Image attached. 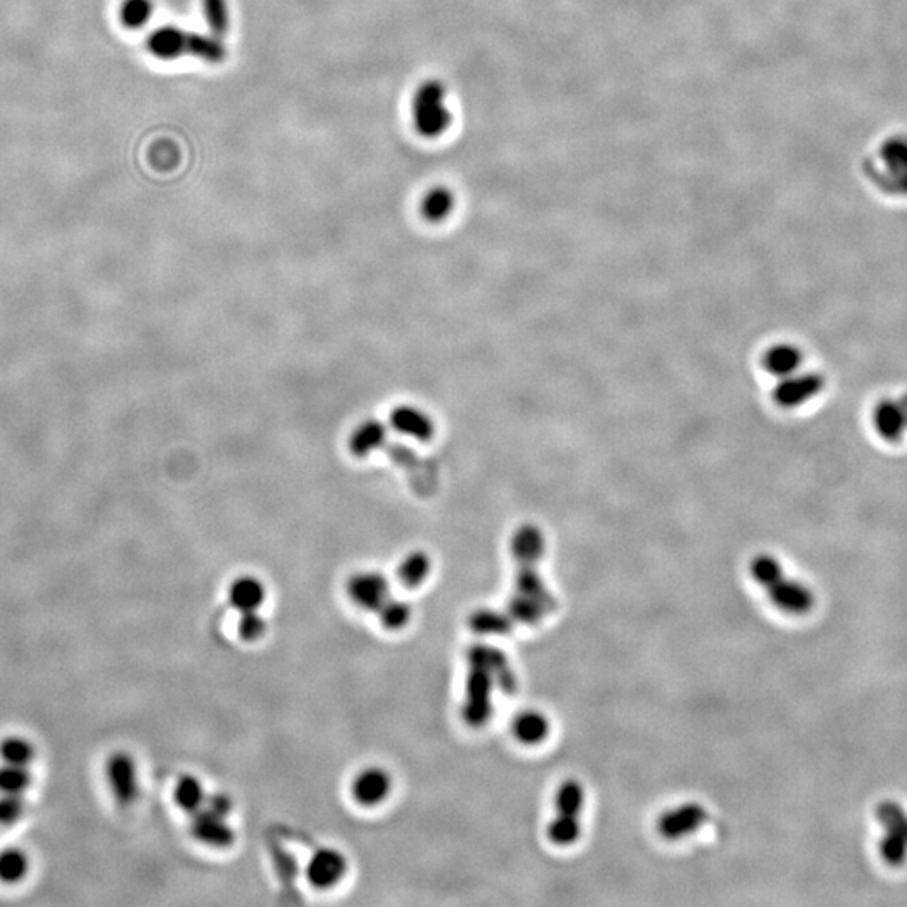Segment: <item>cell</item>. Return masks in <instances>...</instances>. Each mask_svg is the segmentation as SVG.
<instances>
[{"instance_id": "34", "label": "cell", "mask_w": 907, "mask_h": 907, "mask_svg": "<svg viewBox=\"0 0 907 907\" xmlns=\"http://www.w3.org/2000/svg\"><path fill=\"white\" fill-rule=\"evenodd\" d=\"M897 402L901 405L902 412H904V417H906L907 422V392L902 395L901 399L897 400Z\"/></svg>"}, {"instance_id": "22", "label": "cell", "mask_w": 907, "mask_h": 907, "mask_svg": "<svg viewBox=\"0 0 907 907\" xmlns=\"http://www.w3.org/2000/svg\"><path fill=\"white\" fill-rule=\"evenodd\" d=\"M456 197L447 187H434L425 194L420 204V214L430 224H441L454 212Z\"/></svg>"}, {"instance_id": "4", "label": "cell", "mask_w": 907, "mask_h": 907, "mask_svg": "<svg viewBox=\"0 0 907 907\" xmlns=\"http://www.w3.org/2000/svg\"><path fill=\"white\" fill-rule=\"evenodd\" d=\"M750 575L766 593L776 609L785 614H808L813 607V593L807 585L785 575L782 563L775 556L756 555L750 561Z\"/></svg>"}, {"instance_id": "19", "label": "cell", "mask_w": 907, "mask_h": 907, "mask_svg": "<svg viewBox=\"0 0 907 907\" xmlns=\"http://www.w3.org/2000/svg\"><path fill=\"white\" fill-rule=\"evenodd\" d=\"M803 353L800 348L790 343H778L768 348L761 357V367L771 377L785 378L802 368Z\"/></svg>"}, {"instance_id": "29", "label": "cell", "mask_w": 907, "mask_h": 907, "mask_svg": "<svg viewBox=\"0 0 907 907\" xmlns=\"http://www.w3.org/2000/svg\"><path fill=\"white\" fill-rule=\"evenodd\" d=\"M31 785V771L27 766L0 765V793L22 795Z\"/></svg>"}, {"instance_id": "1", "label": "cell", "mask_w": 907, "mask_h": 907, "mask_svg": "<svg viewBox=\"0 0 907 907\" xmlns=\"http://www.w3.org/2000/svg\"><path fill=\"white\" fill-rule=\"evenodd\" d=\"M509 550L516 563V573L513 595L503 610L514 627L541 624L555 614L558 605L540 570L546 551L545 535L536 525H521L511 536Z\"/></svg>"}, {"instance_id": "25", "label": "cell", "mask_w": 907, "mask_h": 907, "mask_svg": "<svg viewBox=\"0 0 907 907\" xmlns=\"http://www.w3.org/2000/svg\"><path fill=\"white\" fill-rule=\"evenodd\" d=\"M375 614L378 615L383 629L399 632V630L405 629L412 619V607L402 598L388 597Z\"/></svg>"}, {"instance_id": "28", "label": "cell", "mask_w": 907, "mask_h": 907, "mask_svg": "<svg viewBox=\"0 0 907 907\" xmlns=\"http://www.w3.org/2000/svg\"><path fill=\"white\" fill-rule=\"evenodd\" d=\"M153 11V0H123L120 22L126 29H142L152 19Z\"/></svg>"}, {"instance_id": "7", "label": "cell", "mask_w": 907, "mask_h": 907, "mask_svg": "<svg viewBox=\"0 0 907 907\" xmlns=\"http://www.w3.org/2000/svg\"><path fill=\"white\" fill-rule=\"evenodd\" d=\"M824 388L825 378L820 373L798 370L778 380L773 388V400L782 409H797L822 394Z\"/></svg>"}, {"instance_id": "21", "label": "cell", "mask_w": 907, "mask_h": 907, "mask_svg": "<svg viewBox=\"0 0 907 907\" xmlns=\"http://www.w3.org/2000/svg\"><path fill=\"white\" fill-rule=\"evenodd\" d=\"M432 573V558L424 550H412L400 560L397 578L409 590L422 587Z\"/></svg>"}, {"instance_id": "27", "label": "cell", "mask_w": 907, "mask_h": 907, "mask_svg": "<svg viewBox=\"0 0 907 907\" xmlns=\"http://www.w3.org/2000/svg\"><path fill=\"white\" fill-rule=\"evenodd\" d=\"M29 871V859L21 849L9 847L0 850V881L16 884L26 877Z\"/></svg>"}, {"instance_id": "30", "label": "cell", "mask_w": 907, "mask_h": 907, "mask_svg": "<svg viewBox=\"0 0 907 907\" xmlns=\"http://www.w3.org/2000/svg\"><path fill=\"white\" fill-rule=\"evenodd\" d=\"M202 11L209 26L210 34L224 37L231 26V14L227 0H202Z\"/></svg>"}, {"instance_id": "2", "label": "cell", "mask_w": 907, "mask_h": 907, "mask_svg": "<svg viewBox=\"0 0 907 907\" xmlns=\"http://www.w3.org/2000/svg\"><path fill=\"white\" fill-rule=\"evenodd\" d=\"M469 672L462 718L472 728H481L493 714V694L496 689L513 694L518 679L508 657L491 645L478 644L467 651Z\"/></svg>"}, {"instance_id": "6", "label": "cell", "mask_w": 907, "mask_h": 907, "mask_svg": "<svg viewBox=\"0 0 907 907\" xmlns=\"http://www.w3.org/2000/svg\"><path fill=\"white\" fill-rule=\"evenodd\" d=\"M412 121L415 130L425 138L441 137L451 125L452 113L447 106L446 86L429 79L420 84L412 98Z\"/></svg>"}, {"instance_id": "9", "label": "cell", "mask_w": 907, "mask_h": 907, "mask_svg": "<svg viewBox=\"0 0 907 907\" xmlns=\"http://www.w3.org/2000/svg\"><path fill=\"white\" fill-rule=\"evenodd\" d=\"M345 590H347L350 602L355 607L365 610V612H373V614L390 597V583H388L387 577L377 570L353 573L352 577L347 580Z\"/></svg>"}, {"instance_id": "31", "label": "cell", "mask_w": 907, "mask_h": 907, "mask_svg": "<svg viewBox=\"0 0 907 907\" xmlns=\"http://www.w3.org/2000/svg\"><path fill=\"white\" fill-rule=\"evenodd\" d=\"M268 630V624L264 620L263 615L259 614V610H251V612H241L239 615V620H237V635L241 637V640L244 642H257L261 640Z\"/></svg>"}, {"instance_id": "24", "label": "cell", "mask_w": 907, "mask_h": 907, "mask_svg": "<svg viewBox=\"0 0 907 907\" xmlns=\"http://www.w3.org/2000/svg\"><path fill=\"white\" fill-rule=\"evenodd\" d=\"M469 629L478 635H504L514 629L513 622L504 610H474L467 620Z\"/></svg>"}, {"instance_id": "14", "label": "cell", "mask_w": 907, "mask_h": 907, "mask_svg": "<svg viewBox=\"0 0 907 907\" xmlns=\"http://www.w3.org/2000/svg\"><path fill=\"white\" fill-rule=\"evenodd\" d=\"M190 832L197 842L212 849H229L236 842V830L229 824V818L205 807L192 813Z\"/></svg>"}, {"instance_id": "17", "label": "cell", "mask_w": 907, "mask_h": 907, "mask_svg": "<svg viewBox=\"0 0 907 907\" xmlns=\"http://www.w3.org/2000/svg\"><path fill=\"white\" fill-rule=\"evenodd\" d=\"M872 424L877 436L889 444L901 442L907 430L906 417L897 400H881L872 412Z\"/></svg>"}, {"instance_id": "18", "label": "cell", "mask_w": 907, "mask_h": 907, "mask_svg": "<svg viewBox=\"0 0 907 907\" xmlns=\"http://www.w3.org/2000/svg\"><path fill=\"white\" fill-rule=\"evenodd\" d=\"M387 432L388 427L382 420H362L348 436V451L358 459L372 456L387 441Z\"/></svg>"}, {"instance_id": "26", "label": "cell", "mask_w": 907, "mask_h": 907, "mask_svg": "<svg viewBox=\"0 0 907 907\" xmlns=\"http://www.w3.org/2000/svg\"><path fill=\"white\" fill-rule=\"evenodd\" d=\"M36 755V748L24 736H7L0 741V760L9 765L29 766Z\"/></svg>"}, {"instance_id": "20", "label": "cell", "mask_w": 907, "mask_h": 907, "mask_svg": "<svg viewBox=\"0 0 907 907\" xmlns=\"http://www.w3.org/2000/svg\"><path fill=\"white\" fill-rule=\"evenodd\" d=\"M550 719L545 714L536 709H526L521 711L511 724L514 738L520 741L521 745L535 746L540 745L548 738L550 734Z\"/></svg>"}, {"instance_id": "11", "label": "cell", "mask_w": 907, "mask_h": 907, "mask_svg": "<svg viewBox=\"0 0 907 907\" xmlns=\"http://www.w3.org/2000/svg\"><path fill=\"white\" fill-rule=\"evenodd\" d=\"M348 860L335 847H321L311 854L306 864V881L315 889H333L347 876Z\"/></svg>"}, {"instance_id": "33", "label": "cell", "mask_w": 907, "mask_h": 907, "mask_svg": "<svg viewBox=\"0 0 907 907\" xmlns=\"http://www.w3.org/2000/svg\"><path fill=\"white\" fill-rule=\"evenodd\" d=\"M204 807L209 808L212 812L219 813L222 817L229 818L232 810H234V802H232V798L227 793H210V795H207Z\"/></svg>"}, {"instance_id": "16", "label": "cell", "mask_w": 907, "mask_h": 907, "mask_svg": "<svg viewBox=\"0 0 907 907\" xmlns=\"http://www.w3.org/2000/svg\"><path fill=\"white\" fill-rule=\"evenodd\" d=\"M227 595L232 607L241 614L261 609L268 597V588L261 578L246 573L232 580Z\"/></svg>"}, {"instance_id": "12", "label": "cell", "mask_w": 907, "mask_h": 907, "mask_svg": "<svg viewBox=\"0 0 907 907\" xmlns=\"http://www.w3.org/2000/svg\"><path fill=\"white\" fill-rule=\"evenodd\" d=\"M708 818V810L701 803H682L669 808L657 818V832L662 839L679 840L698 832L708 822Z\"/></svg>"}, {"instance_id": "8", "label": "cell", "mask_w": 907, "mask_h": 907, "mask_svg": "<svg viewBox=\"0 0 907 907\" xmlns=\"http://www.w3.org/2000/svg\"><path fill=\"white\" fill-rule=\"evenodd\" d=\"M106 783L110 792L121 805H130L135 802L140 793V778H138L137 761L125 751H116L106 760Z\"/></svg>"}, {"instance_id": "32", "label": "cell", "mask_w": 907, "mask_h": 907, "mask_svg": "<svg viewBox=\"0 0 907 907\" xmlns=\"http://www.w3.org/2000/svg\"><path fill=\"white\" fill-rule=\"evenodd\" d=\"M26 812V803L22 795L0 793V827L16 825Z\"/></svg>"}, {"instance_id": "23", "label": "cell", "mask_w": 907, "mask_h": 907, "mask_svg": "<svg viewBox=\"0 0 907 907\" xmlns=\"http://www.w3.org/2000/svg\"><path fill=\"white\" fill-rule=\"evenodd\" d=\"M207 795L209 793L205 792L204 783L195 775H182L175 783L174 802L189 815L204 807Z\"/></svg>"}, {"instance_id": "3", "label": "cell", "mask_w": 907, "mask_h": 907, "mask_svg": "<svg viewBox=\"0 0 907 907\" xmlns=\"http://www.w3.org/2000/svg\"><path fill=\"white\" fill-rule=\"evenodd\" d=\"M148 53L162 61L192 56L209 64H219L226 59V44L214 34L184 31L180 27L163 26L147 37Z\"/></svg>"}, {"instance_id": "10", "label": "cell", "mask_w": 907, "mask_h": 907, "mask_svg": "<svg viewBox=\"0 0 907 907\" xmlns=\"http://www.w3.org/2000/svg\"><path fill=\"white\" fill-rule=\"evenodd\" d=\"M879 160L882 172L876 177L884 180V189L907 195V137L894 135L884 140L879 148Z\"/></svg>"}, {"instance_id": "15", "label": "cell", "mask_w": 907, "mask_h": 907, "mask_svg": "<svg viewBox=\"0 0 907 907\" xmlns=\"http://www.w3.org/2000/svg\"><path fill=\"white\" fill-rule=\"evenodd\" d=\"M388 427L417 442H430L436 436V420L422 407L412 404L395 405L388 415Z\"/></svg>"}, {"instance_id": "13", "label": "cell", "mask_w": 907, "mask_h": 907, "mask_svg": "<svg viewBox=\"0 0 907 907\" xmlns=\"http://www.w3.org/2000/svg\"><path fill=\"white\" fill-rule=\"evenodd\" d=\"M352 797L360 807L375 808L387 802L394 790V778L383 766H367L352 780Z\"/></svg>"}, {"instance_id": "5", "label": "cell", "mask_w": 907, "mask_h": 907, "mask_svg": "<svg viewBox=\"0 0 907 907\" xmlns=\"http://www.w3.org/2000/svg\"><path fill=\"white\" fill-rule=\"evenodd\" d=\"M585 790L577 780H565L555 795V817L548 825V840L556 847L577 844L582 835Z\"/></svg>"}]
</instances>
